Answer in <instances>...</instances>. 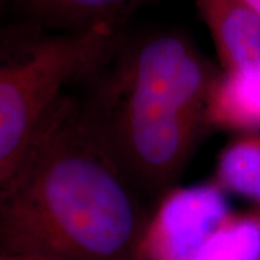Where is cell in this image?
<instances>
[{
	"label": "cell",
	"instance_id": "5",
	"mask_svg": "<svg viewBox=\"0 0 260 260\" xmlns=\"http://www.w3.org/2000/svg\"><path fill=\"white\" fill-rule=\"evenodd\" d=\"M221 71L260 62V15L244 0H194Z\"/></svg>",
	"mask_w": 260,
	"mask_h": 260
},
{
	"label": "cell",
	"instance_id": "10",
	"mask_svg": "<svg viewBox=\"0 0 260 260\" xmlns=\"http://www.w3.org/2000/svg\"><path fill=\"white\" fill-rule=\"evenodd\" d=\"M0 260H56L35 254H16V253H2Z\"/></svg>",
	"mask_w": 260,
	"mask_h": 260
},
{
	"label": "cell",
	"instance_id": "3",
	"mask_svg": "<svg viewBox=\"0 0 260 260\" xmlns=\"http://www.w3.org/2000/svg\"><path fill=\"white\" fill-rule=\"evenodd\" d=\"M121 37V28L110 25L51 30L22 23L8 29L0 64V185L16 171L67 85L94 74Z\"/></svg>",
	"mask_w": 260,
	"mask_h": 260
},
{
	"label": "cell",
	"instance_id": "4",
	"mask_svg": "<svg viewBox=\"0 0 260 260\" xmlns=\"http://www.w3.org/2000/svg\"><path fill=\"white\" fill-rule=\"evenodd\" d=\"M214 181L171 188L146 223L133 260H191L232 214Z\"/></svg>",
	"mask_w": 260,
	"mask_h": 260
},
{
	"label": "cell",
	"instance_id": "2",
	"mask_svg": "<svg viewBox=\"0 0 260 260\" xmlns=\"http://www.w3.org/2000/svg\"><path fill=\"white\" fill-rule=\"evenodd\" d=\"M220 74L189 38L164 30L121 37L85 78V117L140 195H164L182 174L210 130L208 102Z\"/></svg>",
	"mask_w": 260,
	"mask_h": 260
},
{
	"label": "cell",
	"instance_id": "7",
	"mask_svg": "<svg viewBox=\"0 0 260 260\" xmlns=\"http://www.w3.org/2000/svg\"><path fill=\"white\" fill-rule=\"evenodd\" d=\"M210 130L260 132V62L221 71L208 102Z\"/></svg>",
	"mask_w": 260,
	"mask_h": 260
},
{
	"label": "cell",
	"instance_id": "11",
	"mask_svg": "<svg viewBox=\"0 0 260 260\" xmlns=\"http://www.w3.org/2000/svg\"><path fill=\"white\" fill-rule=\"evenodd\" d=\"M244 2H246L247 5H250L251 8L260 15V0H244Z\"/></svg>",
	"mask_w": 260,
	"mask_h": 260
},
{
	"label": "cell",
	"instance_id": "6",
	"mask_svg": "<svg viewBox=\"0 0 260 260\" xmlns=\"http://www.w3.org/2000/svg\"><path fill=\"white\" fill-rule=\"evenodd\" d=\"M145 0H2L25 18V23L51 30H81L99 25L121 28Z\"/></svg>",
	"mask_w": 260,
	"mask_h": 260
},
{
	"label": "cell",
	"instance_id": "8",
	"mask_svg": "<svg viewBox=\"0 0 260 260\" xmlns=\"http://www.w3.org/2000/svg\"><path fill=\"white\" fill-rule=\"evenodd\" d=\"M213 181L260 205V132L237 133L217 156Z\"/></svg>",
	"mask_w": 260,
	"mask_h": 260
},
{
	"label": "cell",
	"instance_id": "9",
	"mask_svg": "<svg viewBox=\"0 0 260 260\" xmlns=\"http://www.w3.org/2000/svg\"><path fill=\"white\" fill-rule=\"evenodd\" d=\"M191 260H260V205L230 214Z\"/></svg>",
	"mask_w": 260,
	"mask_h": 260
},
{
	"label": "cell",
	"instance_id": "1",
	"mask_svg": "<svg viewBox=\"0 0 260 260\" xmlns=\"http://www.w3.org/2000/svg\"><path fill=\"white\" fill-rule=\"evenodd\" d=\"M148 220L139 191L68 94L0 185L2 253L133 260Z\"/></svg>",
	"mask_w": 260,
	"mask_h": 260
}]
</instances>
